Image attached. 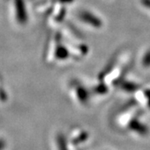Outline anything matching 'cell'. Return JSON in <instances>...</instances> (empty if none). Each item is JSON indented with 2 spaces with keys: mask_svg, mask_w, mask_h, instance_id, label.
<instances>
[{
  "mask_svg": "<svg viewBox=\"0 0 150 150\" xmlns=\"http://www.w3.org/2000/svg\"><path fill=\"white\" fill-rule=\"evenodd\" d=\"M143 64L144 66H147V67L150 66V51L144 55V59H143Z\"/></svg>",
  "mask_w": 150,
  "mask_h": 150,
  "instance_id": "1",
  "label": "cell"
},
{
  "mask_svg": "<svg viewBox=\"0 0 150 150\" xmlns=\"http://www.w3.org/2000/svg\"><path fill=\"white\" fill-rule=\"evenodd\" d=\"M141 1H142L143 5L150 9V0H141Z\"/></svg>",
  "mask_w": 150,
  "mask_h": 150,
  "instance_id": "2",
  "label": "cell"
}]
</instances>
